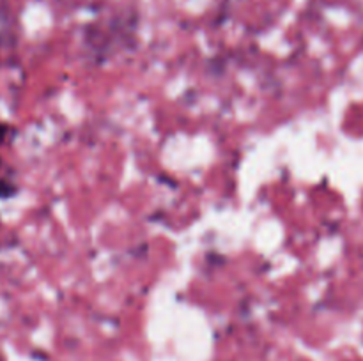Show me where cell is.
<instances>
[{
  "instance_id": "2",
  "label": "cell",
  "mask_w": 363,
  "mask_h": 361,
  "mask_svg": "<svg viewBox=\"0 0 363 361\" xmlns=\"http://www.w3.org/2000/svg\"><path fill=\"white\" fill-rule=\"evenodd\" d=\"M7 133H9V126H7L6 122H0V145L6 142V137Z\"/></svg>"
},
{
  "instance_id": "1",
  "label": "cell",
  "mask_w": 363,
  "mask_h": 361,
  "mask_svg": "<svg viewBox=\"0 0 363 361\" xmlns=\"http://www.w3.org/2000/svg\"><path fill=\"white\" fill-rule=\"evenodd\" d=\"M18 193V186L9 179H0V200L13 198Z\"/></svg>"
},
{
  "instance_id": "3",
  "label": "cell",
  "mask_w": 363,
  "mask_h": 361,
  "mask_svg": "<svg viewBox=\"0 0 363 361\" xmlns=\"http://www.w3.org/2000/svg\"><path fill=\"white\" fill-rule=\"evenodd\" d=\"M0 163H2V159H0Z\"/></svg>"
}]
</instances>
